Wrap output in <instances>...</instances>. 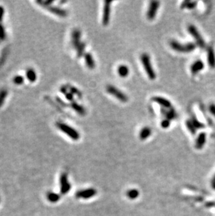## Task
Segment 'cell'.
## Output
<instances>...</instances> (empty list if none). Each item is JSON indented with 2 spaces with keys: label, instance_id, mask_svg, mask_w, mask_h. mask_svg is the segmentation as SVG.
I'll use <instances>...</instances> for the list:
<instances>
[{
  "label": "cell",
  "instance_id": "34",
  "mask_svg": "<svg viewBox=\"0 0 215 216\" xmlns=\"http://www.w3.org/2000/svg\"><path fill=\"white\" fill-rule=\"evenodd\" d=\"M65 97H66V98L69 101H71V102L73 101V95L71 92H67V93L65 95Z\"/></svg>",
  "mask_w": 215,
  "mask_h": 216
},
{
  "label": "cell",
  "instance_id": "1",
  "mask_svg": "<svg viewBox=\"0 0 215 216\" xmlns=\"http://www.w3.org/2000/svg\"><path fill=\"white\" fill-rule=\"evenodd\" d=\"M140 61H141L142 64H143L144 69H145L148 78L151 81L155 80L157 75H156L155 71L151 64L150 55L148 53H143L140 55Z\"/></svg>",
  "mask_w": 215,
  "mask_h": 216
},
{
  "label": "cell",
  "instance_id": "15",
  "mask_svg": "<svg viewBox=\"0 0 215 216\" xmlns=\"http://www.w3.org/2000/svg\"><path fill=\"white\" fill-rule=\"evenodd\" d=\"M48 9L51 12V13H54L55 15H58V16L62 17V18H64V17L67 16L68 13L66 10L61 9L59 7H55L50 6V7H48Z\"/></svg>",
  "mask_w": 215,
  "mask_h": 216
},
{
  "label": "cell",
  "instance_id": "17",
  "mask_svg": "<svg viewBox=\"0 0 215 216\" xmlns=\"http://www.w3.org/2000/svg\"><path fill=\"white\" fill-rule=\"evenodd\" d=\"M117 72L118 75L122 78H125L129 74V69L125 64H121L117 67Z\"/></svg>",
  "mask_w": 215,
  "mask_h": 216
},
{
  "label": "cell",
  "instance_id": "24",
  "mask_svg": "<svg viewBox=\"0 0 215 216\" xmlns=\"http://www.w3.org/2000/svg\"><path fill=\"white\" fill-rule=\"evenodd\" d=\"M191 120L192 122L193 125H194V127H196V129H202V128L205 127V125L201 123L200 121H199L195 115H193Z\"/></svg>",
  "mask_w": 215,
  "mask_h": 216
},
{
  "label": "cell",
  "instance_id": "13",
  "mask_svg": "<svg viewBox=\"0 0 215 216\" xmlns=\"http://www.w3.org/2000/svg\"><path fill=\"white\" fill-rule=\"evenodd\" d=\"M204 69V63L200 60H196L191 65L190 69L192 74H196Z\"/></svg>",
  "mask_w": 215,
  "mask_h": 216
},
{
  "label": "cell",
  "instance_id": "22",
  "mask_svg": "<svg viewBox=\"0 0 215 216\" xmlns=\"http://www.w3.org/2000/svg\"><path fill=\"white\" fill-rule=\"evenodd\" d=\"M26 76H27V79L29 80L30 82L34 83L36 81L37 76L36 72H34V70L32 69H29L27 71V73H26Z\"/></svg>",
  "mask_w": 215,
  "mask_h": 216
},
{
  "label": "cell",
  "instance_id": "6",
  "mask_svg": "<svg viewBox=\"0 0 215 216\" xmlns=\"http://www.w3.org/2000/svg\"><path fill=\"white\" fill-rule=\"evenodd\" d=\"M111 1H106L103 9V15H102V25L103 26L108 25L110 20L111 14Z\"/></svg>",
  "mask_w": 215,
  "mask_h": 216
},
{
  "label": "cell",
  "instance_id": "25",
  "mask_svg": "<svg viewBox=\"0 0 215 216\" xmlns=\"http://www.w3.org/2000/svg\"><path fill=\"white\" fill-rule=\"evenodd\" d=\"M185 125H186V127L188 129V130L191 132V134L193 135H195L196 132V127H194V125H193L192 122H191V120H187L186 122H185Z\"/></svg>",
  "mask_w": 215,
  "mask_h": 216
},
{
  "label": "cell",
  "instance_id": "3",
  "mask_svg": "<svg viewBox=\"0 0 215 216\" xmlns=\"http://www.w3.org/2000/svg\"><path fill=\"white\" fill-rule=\"evenodd\" d=\"M56 126L60 130L64 132V134H66L68 136L70 137L71 138H72L74 141H78L79 138H80V134L73 127H71V126L68 125L63 123H57Z\"/></svg>",
  "mask_w": 215,
  "mask_h": 216
},
{
  "label": "cell",
  "instance_id": "7",
  "mask_svg": "<svg viewBox=\"0 0 215 216\" xmlns=\"http://www.w3.org/2000/svg\"><path fill=\"white\" fill-rule=\"evenodd\" d=\"M160 6V2L159 1H151L150 3L149 9L147 11V18L150 21H152L155 18L157 13V11Z\"/></svg>",
  "mask_w": 215,
  "mask_h": 216
},
{
  "label": "cell",
  "instance_id": "26",
  "mask_svg": "<svg viewBox=\"0 0 215 216\" xmlns=\"http://www.w3.org/2000/svg\"><path fill=\"white\" fill-rule=\"evenodd\" d=\"M86 44L85 42H81V44L79 45V46L77 48V56L78 58H80L84 55L85 50Z\"/></svg>",
  "mask_w": 215,
  "mask_h": 216
},
{
  "label": "cell",
  "instance_id": "36",
  "mask_svg": "<svg viewBox=\"0 0 215 216\" xmlns=\"http://www.w3.org/2000/svg\"><path fill=\"white\" fill-rule=\"evenodd\" d=\"M67 87H66V86H62L61 88H60V92H62V94H64V95H66V93H67Z\"/></svg>",
  "mask_w": 215,
  "mask_h": 216
},
{
  "label": "cell",
  "instance_id": "23",
  "mask_svg": "<svg viewBox=\"0 0 215 216\" xmlns=\"http://www.w3.org/2000/svg\"><path fill=\"white\" fill-rule=\"evenodd\" d=\"M60 197H60V194L55 193V192H48L47 194L48 199L50 202H52V203H56V202H58L59 200L60 199Z\"/></svg>",
  "mask_w": 215,
  "mask_h": 216
},
{
  "label": "cell",
  "instance_id": "18",
  "mask_svg": "<svg viewBox=\"0 0 215 216\" xmlns=\"http://www.w3.org/2000/svg\"><path fill=\"white\" fill-rule=\"evenodd\" d=\"M161 113L165 117V118H167V119L170 120L174 119L176 116V112L173 108L168 109V110H165V109L162 108V109H161Z\"/></svg>",
  "mask_w": 215,
  "mask_h": 216
},
{
  "label": "cell",
  "instance_id": "16",
  "mask_svg": "<svg viewBox=\"0 0 215 216\" xmlns=\"http://www.w3.org/2000/svg\"><path fill=\"white\" fill-rule=\"evenodd\" d=\"M84 58L87 67L89 69H94L96 67V64L92 54L90 52H86L84 55Z\"/></svg>",
  "mask_w": 215,
  "mask_h": 216
},
{
  "label": "cell",
  "instance_id": "32",
  "mask_svg": "<svg viewBox=\"0 0 215 216\" xmlns=\"http://www.w3.org/2000/svg\"><path fill=\"white\" fill-rule=\"evenodd\" d=\"M70 90L71 93L75 94V95H78L79 97H81L82 96L81 92H80L77 88H75V87H72V86H70Z\"/></svg>",
  "mask_w": 215,
  "mask_h": 216
},
{
  "label": "cell",
  "instance_id": "14",
  "mask_svg": "<svg viewBox=\"0 0 215 216\" xmlns=\"http://www.w3.org/2000/svg\"><path fill=\"white\" fill-rule=\"evenodd\" d=\"M205 142H206V134L205 132H201L196 138L195 146L197 149H202L205 146Z\"/></svg>",
  "mask_w": 215,
  "mask_h": 216
},
{
  "label": "cell",
  "instance_id": "2",
  "mask_svg": "<svg viewBox=\"0 0 215 216\" xmlns=\"http://www.w3.org/2000/svg\"><path fill=\"white\" fill-rule=\"evenodd\" d=\"M170 46L171 48L175 51L178 52H184V53H188L191 52L196 49V44L192 42H189L187 44H181L179 41L175 40H172L170 42Z\"/></svg>",
  "mask_w": 215,
  "mask_h": 216
},
{
  "label": "cell",
  "instance_id": "33",
  "mask_svg": "<svg viewBox=\"0 0 215 216\" xmlns=\"http://www.w3.org/2000/svg\"><path fill=\"white\" fill-rule=\"evenodd\" d=\"M209 110H210V113L215 117V104H211L209 106Z\"/></svg>",
  "mask_w": 215,
  "mask_h": 216
},
{
  "label": "cell",
  "instance_id": "37",
  "mask_svg": "<svg viewBox=\"0 0 215 216\" xmlns=\"http://www.w3.org/2000/svg\"><path fill=\"white\" fill-rule=\"evenodd\" d=\"M212 188H214V189H215V176L212 179Z\"/></svg>",
  "mask_w": 215,
  "mask_h": 216
},
{
  "label": "cell",
  "instance_id": "8",
  "mask_svg": "<svg viewBox=\"0 0 215 216\" xmlns=\"http://www.w3.org/2000/svg\"><path fill=\"white\" fill-rule=\"evenodd\" d=\"M71 184L68 180V177L65 173L60 177V192L62 194H66L70 191Z\"/></svg>",
  "mask_w": 215,
  "mask_h": 216
},
{
  "label": "cell",
  "instance_id": "11",
  "mask_svg": "<svg viewBox=\"0 0 215 216\" xmlns=\"http://www.w3.org/2000/svg\"><path fill=\"white\" fill-rule=\"evenodd\" d=\"M80 39H81V32L78 29H75L73 31L71 36L72 45L74 48H77L79 45L81 44Z\"/></svg>",
  "mask_w": 215,
  "mask_h": 216
},
{
  "label": "cell",
  "instance_id": "12",
  "mask_svg": "<svg viewBox=\"0 0 215 216\" xmlns=\"http://www.w3.org/2000/svg\"><path fill=\"white\" fill-rule=\"evenodd\" d=\"M207 59L208 65L212 69L215 68V52L212 47H209L207 51Z\"/></svg>",
  "mask_w": 215,
  "mask_h": 216
},
{
  "label": "cell",
  "instance_id": "35",
  "mask_svg": "<svg viewBox=\"0 0 215 216\" xmlns=\"http://www.w3.org/2000/svg\"><path fill=\"white\" fill-rule=\"evenodd\" d=\"M4 7H0V23H1V21H3V18H4Z\"/></svg>",
  "mask_w": 215,
  "mask_h": 216
},
{
  "label": "cell",
  "instance_id": "4",
  "mask_svg": "<svg viewBox=\"0 0 215 216\" xmlns=\"http://www.w3.org/2000/svg\"><path fill=\"white\" fill-rule=\"evenodd\" d=\"M187 30H188L189 33L191 34V36H192L194 37L196 44H197L199 47L202 48L205 47V41H204L203 38L202 37L200 32L197 30L196 26H194V25H189L188 26V27H187Z\"/></svg>",
  "mask_w": 215,
  "mask_h": 216
},
{
  "label": "cell",
  "instance_id": "9",
  "mask_svg": "<svg viewBox=\"0 0 215 216\" xmlns=\"http://www.w3.org/2000/svg\"><path fill=\"white\" fill-rule=\"evenodd\" d=\"M152 101L154 102L157 103L159 105H160L162 108L163 109H170L172 108V104H171V101L168 99L165 98L163 97H159V96H155L152 97Z\"/></svg>",
  "mask_w": 215,
  "mask_h": 216
},
{
  "label": "cell",
  "instance_id": "28",
  "mask_svg": "<svg viewBox=\"0 0 215 216\" xmlns=\"http://www.w3.org/2000/svg\"><path fill=\"white\" fill-rule=\"evenodd\" d=\"M8 95V92L6 89H1L0 90V108L3 106L6 98Z\"/></svg>",
  "mask_w": 215,
  "mask_h": 216
},
{
  "label": "cell",
  "instance_id": "20",
  "mask_svg": "<svg viewBox=\"0 0 215 216\" xmlns=\"http://www.w3.org/2000/svg\"><path fill=\"white\" fill-rule=\"evenodd\" d=\"M151 134V129L149 127H145L143 129H141V130L140 131V133H139V137H140V139L142 141L147 139L148 138H149Z\"/></svg>",
  "mask_w": 215,
  "mask_h": 216
},
{
  "label": "cell",
  "instance_id": "5",
  "mask_svg": "<svg viewBox=\"0 0 215 216\" xmlns=\"http://www.w3.org/2000/svg\"><path fill=\"white\" fill-rule=\"evenodd\" d=\"M106 91L111 95L115 97L116 99L120 100L122 102H126L128 101V97L126 94L124 93L122 91L113 85H109L106 87Z\"/></svg>",
  "mask_w": 215,
  "mask_h": 216
},
{
  "label": "cell",
  "instance_id": "31",
  "mask_svg": "<svg viewBox=\"0 0 215 216\" xmlns=\"http://www.w3.org/2000/svg\"><path fill=\"white\" fill-rule=\"evenodd\" d=\"M6 38V32L4 27L1 23H0V39L4 40Z\"/></svg>",
  "mask_w": 215,
  "mask_h": 216
},
{
  "label": "cell",
  "instance_id": "21",
  "mask_svg": "<svg viewBox=\"0 0 215 216\" xmlns=\"http://www.w3.org/2000/svg\"><path fill=\"white\" fill-rule=\"evenodd\" d=\"M198 2L196 1H184L181 4L180 9H194L197 6Z\"/></svg>",
  "mask_w": 215,
  "mask_h": 216
},
{
  "label": "cell",
  "instance_id": "10",
  "mask_svg": "<svg viewBox=\"0 0 215 216\" xmlns=\"http://www.w3.org/2000/svg\"><path fill=\"white\" fill-rule=\"evenodd\" d=\"M96 194H97V191L95 189L89 188V189L78 191L75 194V196H76L77 198L89 199L91 198V197H93Z\"/></svg>",
  "mask_w": 215,
  "mask_h": 216
},
{
  "label": "cell",
  "instance_id": "27",
  "mask_svg": "<svg viewBox=\"0 0 215 216\" xmlns=\"http://www.w3.org/2000/svg\"><path fill=\"white\" fill-rule=\"evenodd\" d=\"M139 195V192L138 191V189H129L127 192H126V196L129 197L131 199H136Z\"/></svg>",
  "mask_w": 215,
  "mask_h": 216
},
{
  "label": "cell",
  "instance_id": "19",
  "mask_svg": "<svg viewBox=\"0 0 215 216\" xmlns=\"http://www.w3.org/2000/svg\"><path fill=\"white\" fill-rule=\"evenodd\" d=\"M70 106L73 109L74 111H75V112L77 113H78L79 115H85L86 111H85V108L83 107V106H82L81 105L78 104V103L75 102V101H72V102L71 103Z\"/></svg>",
  "mask_w": 215,
  "mask_h": 216
},
{
  "label": "cell",
  "instance_id": "29",
  "mask_svg": "<svg viewBox=\"0 0 215 216\" xmlns=\"http://www.w3.org/2000/svg\"><path fill=\"white\" fill-rule=\"evenodd\" d=\"M13 81L15 84L21 85L24 82V78H23V76H15L14 78H13Z\"/></svg>",
  "mask_w": 215,
  "mask_h": 216
},
{
  "label": "cell",
  "instance_id": "30",
  "mask_svg": "<svg viewBox=\"0 0 215 216\" xmlns=\"http://www.w3.org/2000/svg\"><path fill=\"white\" fill-rule=\"evenodd\" d=\"M171 125V120L167 119V118H165L161 121V126L163 128V129H167Z\"/></svg>",
  "mask_w": 215,
  "mask_h": 216
}]
</instances>
